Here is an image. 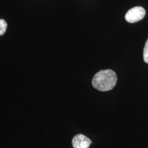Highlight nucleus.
I'll return each instance as SVG.
<instances>
[{
  "instance_id": "2",
  "label": "nucleus",
  "mask_w": 148,
  "mask_h": 148,
  "mask_svg": "<svg viewBox=\"0 0 148 148\" xmlns=\"http://www.w3.org/2000/svg\"><path fill=\"white\" fill-rule=\"evenodd\" d=\"M145 15V11L142 7H135L130 9L125 15L126 21L134 23L142 20Z\"/></svg>"
},
{
  "instance_id": "3",
  "label": "nucleus",
  "mask_w": 148,
  "mask_h": 148,
  "mask_svg": "<svg viewBox=\"0 0 148 148\" xmlns=\"http://www.w3.org/2000/svg\"><path fill=\"white\" fill-rule=\"evenodd\" d=\"M91 144V140L81 134L75 136L72 140L74 148H89Z\"/></svg>"
},
{
  "instance_id": "1",
  "label": "nucleus",
  "mask_w": 148,
  "mask_h": 148,
  "mask_svg": "<svg viewBox=\"0 0 148 148\" xmlns=\"http://www.w3.org/2000/svg\"><path fill=\"white\" fill-rule=\"evenodd\" d=\"M116 74L110 69L101 70L93 77L92 84L95 89L102 92L111 90L116 84Z\"/></svg>"
},
{
  "instance_id": "4",
  "label": "nucleus",
  "mask_w": 148,
  "mask_h": 148,
  "mask_svg": "<svg viewBox=\"0 0 148 148\" xmlns=\"http://www.w3.org/2000/svg\"><path fill=\"white\" fill-rule=\"evenodd\" d=\"M7 24L3 19H0V36L3 35L6 31Z\"/></svg>"
},
{
  "instance_id": "5",
  "label": "nucleus",
  "mask_w": 148,
  "mask_h": 148,
  "mask_svg": "<svg viewBox=\"0 0 148 148\" xmlns=\"http://www.w3.org/2000/svg\"><path fill=\"white\" fill-rule=\"evenodd\" d=\"M143 58L146 63H148V39L145 45L143 51Z\"/></svg>"
}]
</instances>
